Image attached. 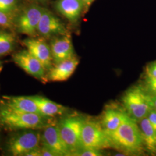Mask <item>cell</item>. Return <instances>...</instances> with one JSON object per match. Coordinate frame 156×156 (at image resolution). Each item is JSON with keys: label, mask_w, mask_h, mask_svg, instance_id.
<instances>
[{"label": "cell", "mask_w": 156, "mask_h": 156, "mask_svg": "<svg viewBox=\"0 0 156 156\" xmlns=\"http://www.w3.org/2000/svg\"><path fill=\"white\" fill-rule=\"evenodd\" d=\"M79 60L76 56L60 62L49 70L47 79L51 82H63L71 76L78 67Z\"/></svg>", "instance_id": "4fadbf2b"}, {"label": "cell", "mask_w": 156, "mask_h": 156, "mask_svg": "<svg viewBox=\"0 0 156 156\" xmlns=\"http://www.w3.org/2000/svg\"><path fill=\"white\" fill-rule=\"evenodd\" d=\"M4 106L16 111L40 113L38 106L31 97H12L5 98Z\"/></svg>", "instance_id": "2e32d148"}, {"label": "cell", "mask_w": 156, "mask_h": 156, "mask_svg": "<svg viewBox=\"0 0 156 156\" xmlns=\"http://www.w3.org/2000/svg\"><path fill=\"white\" fill-rule=\"evenodd\" d=\"M122 102L128 117L136 122L147 117L152 108L149 95L141 86H134L127 90L123 95Z\"/></svg>", "instance_id": "3957f363"}, {"label": "cell", "mask_w": 156, "mask_h": 156, "mask_svg": "<svg viewBox=\"0 0 156 156\" xmlns=\"http://www.w3.org/2000/svg\"><path fill=\"white\" fill-rule=\"evenodd\" d=\"M126 112L116 108H107L103 112L101 126L106 134H109L116 131L119 128L126 116Z\"/></svg>", "instance_id": "9a60e30c"}, {"label": "cell", "mask_w": 156, "mask_h": 156, "mask_svg": "<svg viewBox=\"0 0 156 156\" xmlns=\"http://www.w3.org/2000/svg\"><path fill=\"white\" fill-rule=\"evenodd\" d=\"M146 150L151 154H156V131L146 117L137 122Z\"/></svg>", "instance_id": "ac0fdd59"}, {"label": "cell", "mask_w": 156, "mask_h": 156, "mask_svg": "<svg viewBox=\"0 0 156 156\" xmlns=\"http://www.w3.org/2000/svg\"><path fill=\"white\" fill-rule=\"evenodd\" d=\"M83 2L84 5H90L94 0H82Z\"/></svg>", "instance_id": "f1b7e54d"}, {"label": "cell", "mask_w": 156, "mask_h": 156, "mask_svg": "<svg viewBox=\"0 0 156 156\" xmlns=\"http://www.w3.org/2000/svg\"><path fill=\"white\" fill-rule=\"evenodd\" d=\"M149 97L151 107L156 110V95H149Z\"/></svg>", "instance_id": "83f0119b"}, {"label": "cell", "mask_w": 156, "mask_h": 156, "mask_svg": "<svg viewBox=\"0 0 156 156\" xmlns=\"http://www.w3.org/2000/svg\"><path fill=\"white\" fill-rule=\"evenodd\" d=\"M41 143L53 151L56 156H71V153L62 139L57 124L53 123L44 128Z\"/></svg>", "instance_id": "ba28073f"}, {"label": "cell", "mask_w": 156, "mask_h": 156, "mask_svg": "<svg viewBox=\"0 0 156 156\" xmlns=\"http://www.w3.org/2000/svg\"><path fill=\"white\" fill-rule=\"evenodd\" d=\"M106 135L111 147L125 154L136 155L144 151L145 146L138 123L127 115L116 131Z\"/></svg>", "instance_id": "6da1fadb"}, {"label": "cell", "mask_w": 156, "mask_h": 156, "mask_svg": "<svg viewBox=\"0 0 156 156\" xmlns=\"http://www.w3.org/2000/svg\"><path fill=\"white\" fill-rule=\"evenodd\" d=\"M38 106L41 115L46 117H53L62 115L66 110V108L46 98L41 96H31Z\"/></svg>", "instance_id": "e0dca14e"}, {"label": "cell", "mask_w": 156, "mask_h": 156, "mask_svg": "<svg viewBox=\"0 0 156 156\" xmlns=\"http://www.w3.org/2000/svg\"><path fill=\"white\" fill-rule=\"evenodd\" d=\"M24 156H41V147L35 148L29 151L27 153L25 154Z\"/></svg>", "instance_id": "4316f807"}, {"label": "cell", "mask_w": 156, "mask_h": 156, "mask_svg": "<svg viewBox=\"0 0 156 156\" xmlns=\"http://www.w3.org/2000/svg\"><path fill=\"white\" fill-rule=\"evenodd\" d=\"M41 156H56L53 151L44 145H42V147H41Z\"/></svg>", "instance_id": "484cf974"}, {"label": "cell", "mask_w": 156, "mask_h": 156, "mask_svg": "<svg viewBox=\"0 0 156 156\" xmlns=\"http://www.w3.org/2000/svg\"><path fill=\"white\" fill-rule=\"evenodd\" d=\"M15 43V38L12 34L0 30V56L11 53Z\"/></svg>", "instance_id": "d6986e66"}, {"label": "cell", "mask_w": 156, "mask_h": 156, "mask_svg": "<svg viewBox=\"0 0 156 156\" xmlns=\"http://www.w3.org/2000/svg\"><path fill=\"white\" fill-rule=\"evenodd\" d=\"M85 120L82 116L71 115L62 119L57 124L62 139L71 153V156L83 147L82 130Z\"/></svg>", "instance_id": "277c9868"}, {"label": "cell", "mask_w": 156, "mask_h": 156, "mask_svg": "<svg viewBox=\"0 0 156 156\" xmlns=\"http://www.w3.org/2000/svg\"><path fill=\"white\" fill-rule=\"evenodd\" d=\"M145 79H156V61L149 64L146 67Z\"/></svg>", "instance_id": "cb8c5ba5"}, {"label": "cell", "mask_w": 156, "mask_h": 156, "mask_svg": "<svg viewBox=\"0 0 156 156\" xmlns=\"http://www.w3.org/2000/svg\"><path fill=\"white\" fill-rule=\"evenodd\" d=\"M143 88L147 94L156 95V79H145L144 86Z\"/></svg>", "instance_id": "603a6c76"}, {"label": "cell", "mask_w": 156, "mask_h": 156, "mask_svg": "<svg viewBox=\"0 0 156 156\" xmlns=\"http://www.w3.org/2000/svg\"><path fill=\"white\" fill-rule=\"evenodd\" d=\"M83 147L102 150L111 147L109 138L101 123L86 119L82 130Z\"/></svg>", "instance_id": "8992f818"}, {"label": "cell", "mask_w": 156, "mask_h": 156, "mask_svg": "<svg viewBox=\"0 0 156 156\" xmlns=\"http://www.w3.org/2000/svg\"><path fill=\"white\" fill-rule=\"evenodd\" d=\"M13 61L31 76L40 80H45V68L28 50H22L16 53L13 56Z\"/></svg>", "instance_id": "9c48e42d"}, {"label": "cell", "mask_w": 156, "mask_h": 156, "mask_svg": "<svg viewBox=\"0 0 156 156\" xmlns=\"http://www.w3.org/2000/svg\"><path fill=\"white\" fill-rule=\"evenodd\" d=\"M41 135L39 129H21L9 140L7 150L12 156H24L29 151L39 147Z\"/></svg>", "instance_id": "5b68a950"}, {"label": "cell", "mask_w": 156, "mask_h": 156, "mask_svg": "<svg viewBox=\"0 0 156 156\" xmlns=\"http://www.w3.org/2000/svg\"><path fill=\"white\" fill-rule=\"evenodd\" d=\"M13 23V19L11 15L0 11V27L11 28Z\"/></svg>", "instance_id": "7402d4cb"}, {"label": "cell", "mask_w": 156, "mask_h": 156, "mask_svg": "<svg viewBox=\"0 0 156 156\" xmlns=\"http://www.w3.org/2000/svg\"><path fill=\"white\" fill-rule=\"evenodd\" d=\"M44 9L36 5L29 6L24 9L17 19V27L19 32L28 36H33L37 32Z\"/></svg>", "instance_id": "52a82bcc"}, {"label": "cell", "mask_w": 156, "mask_h": 156, "mask_svg": "<svg viewBox=\"0 0 156 156\" xmlns=\"http://www.w3.org/2000/svg\"><path fill=\"white\" fill-rule=\"evenodd\" d=\"M84 5L82 0H57L55 4L57 11L73 23L78 21Z\"/></svg>", "instance_id": "5bb4252c"}, {"label": "cell", "mask_w": 156, "mask_h": 156, "mask_svg": "<svg viewBox=\"0 0 156 156\" xmlns=\"http://www.w3.org/2000/svg\"><path fill=\"white\" fill-rule=\"evenodd\" d=\"M18 0H0V11L12 15L15 11Z\"/></svg>", "instance_id": "ffe728a7"}, {"label": "cell", "mask_w": 156, "mask_h": 156, "mask_svg": "<svg viewBox=\"0 0 156 156\" xmlns=\"http://www.w3.org/2000/svg\"><path fill=\"white\" fill-rule=\"evenodd\" d=\"M51 118L39 113L13 111L4 106L0 109V123L12 129H44L53 123Z\"/></svg>", "instance_id": "7a4b0ae2"}, {"label": "cell", "mask_w": 156, "mask_h": 156, "mask_svg": "<svg viewBox=\"0 0 156 156\" xmlns=\"http://www.w3.org/2000/svg\"><path fill=\"white\" fill-rule=\"evenodd\" d=\"M50 48L53 61L56 64L75 56L71 38L68 34L53 39Z\"/></svg>", "instance_id": "7c38bea8"}, {"label": "cell", "mask_w": 156, "mask_h": 156, "mask_svg": "<svg viewBox=\"0 0 156 156\" xmlns=\"http://www.w3.org/2000/svg\"><path fill=\"white\" fill-rule=\"evenodd\" d=\"M101 150L93 148L83 147L73 154L75 156H102L103 153Z\"/></svg>", "instance_id": "44dd1931"}, {"label": "cell", "mask_w": 156, "mask_h": 156, "mask_svg": "<svg viewBox=\"0 0 156 156\" xmlns=\"http://www.w3.org/2000/svg\"><path fill=\"white\" fill-rule=\"evenodd\" d=\"M37 32L43 37H49L66 35L67 34V29L57 17L49 11L44 9L39 21Z\"/></svg>", "instance_id": "8fae6325"}, {"label": "cell", "mask_w": 156, "mask_h": 156, "mask_svg": "<svg viewBox=\"0 0 156 156\" xmlns=\"http://www.w3.org/2000/svg\"><path fill=\"white\" fill-rule=\"evenodd\" d=\"M27 50L41 62L46 70L52 68L53 58L51 48L41 38H27L23 41Z\"/></svg>", "instance_id": "30bf717a"}, {"label": "cell", "mask_w": 156, "mask_h": 156, "mask_svg": "<svg viewBox=\"0 0 156 156\" xmlns=\"http://www.w3.org/2000/svg\"><path fill=\"white\" fill-rule=\"evenodd\" d=\"M147 119H149L151 125L152 127L154 129V130L156 131V110L154 108H151L150 111L149 112L147 116Z\"/></svg>", "instance_id": "d4e9b609"}]
</instances>
